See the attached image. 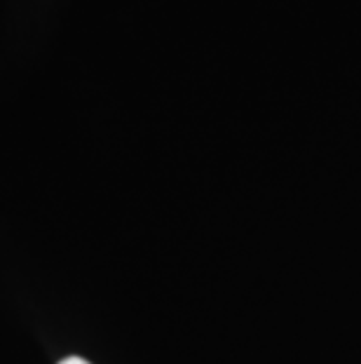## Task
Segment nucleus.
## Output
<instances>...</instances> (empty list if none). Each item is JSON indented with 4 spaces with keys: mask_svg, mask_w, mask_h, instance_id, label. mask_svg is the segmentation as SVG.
<instances>
[{
    "mask_svg": "<svg viewBox=\"0 0 361 364\" xmlns=\"http://www.w3.org/2000/svg\"><path fill=\"white\" fill-rule=\"evenodd\" d=\"M59 364H89V362L82 360V358H66V360H61Z\"/></svg>",
    "mask_w": 361,
    "mask_h": 364,
    "instance_id": "f257e3e1",
    "label": "nucleus"
}]
</instances>
